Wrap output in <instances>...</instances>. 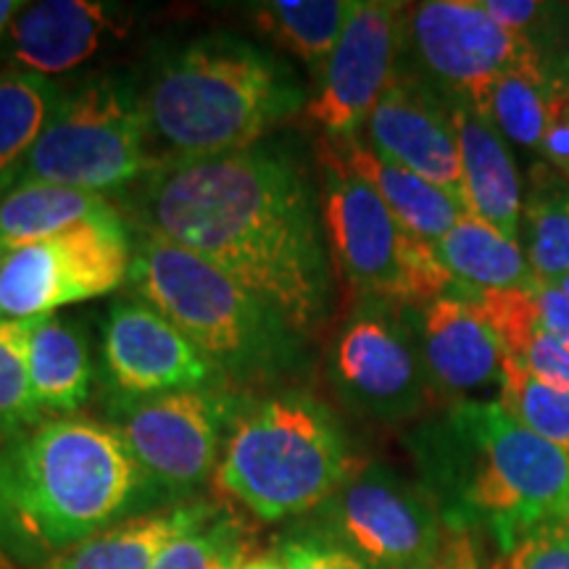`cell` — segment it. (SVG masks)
Instances as JSON below:
<instances>
[{"mask_svg":"<svg viewBox=\"0 0 569 569\" xmlns=\"http://www.w3.org/2000/svg\"><path fill=\"white\" fill-rule=\"evenodd\" d=\"M151 134L172 159L251 148L303 106V88L282 59L230 32L184 42L156 67L142 92Z\"/></svg>","mask_w":569,"mask_h":569,"instance_id":"cell-4","label":"cell"},{"mask_svg":"<svg viewBox=\"0 0 569 569\" xmlns=\"http://www.w3.org/2000/svg\"><path fill=\"white\" fill-rule=\"evenodd\" d=\"M519 243L532 274L540 280H559L569 274V196H561L551 182H538V190L525 201L519 222Z\"/></svg>","mask_w":569,"mask_h":569,"instance_id":"cell-29","label":"cell"},{"mask_svg":"<svg viewBox=\"0 0 569 569\" xmlns=\"http://www.w3.org/2000/svg\"><path fill=\"white\" fill-rule=\"evenodd\" d=\"M63 90L53 77L32 71H0V184L19 182L27 156L51 124Z\"/></svg>","mask_w":569,"mask_h":569,"instance_id":"cell-26","label":"cell"},{"mask_svg":"<svg viewBox=\"0 0 569 569\" xmlns=\"http://www.w3.org/2000/svg\"><path fill=\"white\" fill-rule=\"evenodd\" d=\"M553 284H559L561 290H565V296H569V274L567 277H559V280H551Z\"/></svg>","mask_w":569,"mask_h":569,"instance_id":"cell-41","label":"cell"},{"mask_svg":"<svg viewBox=\"0 0 569 569\" xmlns=\"http://www.w3.org/2000/svg\"><path fill=\"white\" fill-rule=\"evenodd\" d=\"M467 298L478 303L509 359L522 365L546 386L569 393V348L540 327L528 288L490 290Z\"/></svg>","mask_w":569,"mask_h":569,"instance_id":"cell-25","label":"cell"},{"mask_svg":"<svg viewBox=\"0 0 569 569\" xmlns=\"http://www.w3.org/2000/svg\"><path fill=\"white\" fill-rule=\"evenodd\" d=\"M540 159L559 174V180H569V84L551 74L549 98V124L538 148Z\"/></svg>","mask_w":569,"mask_h":569,"instance_id":"cell-35","label":"cell"},{"mask_svg":"<svg viewBox=\"0 0 569 569\" xmlns=\"http://www.w3.org/2000/svg\"><path fill=\"white\" fill-rule=\"evenodd\" d=\"M280 553L288 569H375L369 561L356 557L338 540L327 538L319 530H306L288 536L280 543Z\"/></svg>","mask_w":569,"mask_h":569,"instance_id":"cell-33","label":"cell"},{"mask_svg":"<svg viewBox=\"0 0 569 569\" xmlns=\"http://www.w3.org/2000/svg\"><path fill=\"white\" fill-rule=\"evenodd\" d=\"M327 377L348 409L375 422H409L438 407L415 306L356 298L330 340Z\"/></svg>","mask_w":569,"mask_h":569,"instance_id":"cell-9","label":"cell"},{"mask_svg":"<svg viewBox=\"0 0 569 569\" xmlns=\"http://www.w3.org/2000/svg\"><path fill=\"white\" fill-rule=\"evenodd\" d=\"M403 53L443 92L469 96L509 71H549L543 56L490 17L482 0H427L407 6Z\"/></svg>","mask_w":569,"mask_h":569,"instance_id":"cell-13","label":"cell"},{"mask_svg":"<svg viewBox=\"0 0 569 569\" xmlns=\"http://www.w3.org/2000/svg\"><path fill=\"white\" fill-rule=\"evenodd\" d=\"M319 532L375 569H411L443 538L446 519L430 490L382 465L356 467L336 496L315 511Z\"/></svg>","mask_w":569,"mask_h":569,"instance_id":"cell-12","label":"cell"},{"mask_svg":"<svg viewBox=\"0 0 569 569\" xmlns=\"http://www.w3.org/2000/svg\"><path fill=\"white\" fill-rule=\"evenodd\" d=\"M238 569H288L280 553H259V557H251L248 561H243Z\"/></svg>","mask_w":569,"mask_h":569,"instance_id":"cell-39","label":"cell"},{"mask_svg":"<svg viewBox=\"0 0 569 569\" xmlns=\"http://www.w3.org/2000/svg\"><path fill=\"white\" fill-rule=\"evenodd\" d=\"M415 451L446 522L486 528L503 557L532 530L569 519V453L496 398L448 403L419 430Z\"/></svg>","mask_w":569,"mask_h":569,"instance_id":"cell-3","label":"cell"},{"mask_svg":"<svg viewBox=\"0 0 569 569\" xmlns=\"http://www.w3.org/2000/svg\"><path fill=\"white\" fill-rule=\"evenodd\" d=\"M30 382L42 417H74L90 398L92 359L74 319L46 315L30 327Z\"/></svg>","mask_w":569,"mask_h":569,"instance_id":"cell-22","label":"cell"},{"mask_svg":"<svg viewBox=\"0 0 569 569\" xmlns=\"http://www.w3.org/2000/svg\"><path fill=\"white\" fill-rule=\"evenodd\" d=\"M411 569H488L478 530L465 522H446L438 549Z\"/></svg>","mask_w":569,"mask_h":569,"instance_id":"cell-36","label":"cell"},{"mask_svg":"<svg viewBox=\"0 0 569 569\" xmlns=\"http://www.w3.org/2000/svg\"><path fill=\"white\" fill-rule=\"evenodd\" d=\"M353 6L356 0H274L256 3L251 11L264 38L284 53L296 56L319 77L330 53L336 51Z\"/></svg>","mask_w":569,"mask_h":569,"instance_id":"cell-27","label":"cell"},{"mask_svg":"<svg viewBox=\"0 0 569 569\" xmlns=\"http://www.w3.org/2000/svg\"><path fill=\"white\" fill-rule=\"evenodd\" d=\"M124 219L82 222L0 256V319H38L113 293L130 280Z\"/></svg>","mask_w":569,"mask_h":569,"instance_id":"cell-11","label":"cell"},{"mask_svg":"<svg viewBox=\"0 0 569 569\" xmlns=\"http://www.w3.org/2000/svg\"><path fill=\"white\" fill-rule=\"evenodd\" d=\"M340 156L361 180H367L386 201L393 217L415 238L436 246L453 224L465 217L467 209L457 196L438 184L427 182L425 177L409 172L401 163L382 159L359 138H332Z\"/></svg>","mask_w":569,"mask_h":569,"instance_id":"cell-20","label":"cell"},{"mask_svg":"<svg viewBox=\"0 0 569 569\" xmlns=\"http://www.w3.org/2000/svg\"><path fill=\"white\" fill-rule=\"evenodd\" d=\"M407 6L390 0H356L336 51L317 77L306 103L311 122L327 138H359L369 113L398 74L403 53Z\"/></svg>","mask_w":569,"mask_h":569,"instance_id":"cell-14","label":"cell"},{"mask_svg":"<svg viewBox=\"0 0 569 569\" xmlns=\"http://www.w3.org/2000/svg\"><path fill=\"white\" fill-rule=\"evenodd\" d=\"M219 507L184 501L111 525L63 553L48 569H153L161 551L209 519Z\"/></svg>","mask_w":569,"mask_h":569,"instance_id":"cell-21","label":"cell"},{"mask_svg":"<svg viewBox=\"0 0 569 569\" xmlns=\"http://www.w3.org/2000/svg\"><path fill=\"white\" fill-rule=\"evenodd\" d=\"M353 469L330 407L280 390L240 407L213 478L261 522H282L322 509Z\"/></svg>","mask_w":569,"mask_h":569,"instance_id":"cell-6","label":"cell"},{"mask_svg":"<svg viewBox=\"0 0 569 569\" xmlns=\"http://www.w3.org/2000/svg\"><path fill=\"white\" fill-rule=\"evenodd\" d=\"M415 322L438 403L467 401L478 390L501 386L507 351L472 298L451 290L415 306Z\"/></svg>","mask_w":569,"mask_h":569,"instance_id":"cell-17","label":"cell"},{"mask_svg":"<svg viewBox=\"0 0 569 569\" xmlns=\"http://www.w3.org/2000/svg\"><path fill=\"white\" fill-rule=\"evenodd\" d=\"M6 193H9V190H6L3 184H0V201H3V196H6Z\"/></svg>","mask_w":569,"mask_h":569,"instance_id":"cell-42","label":"cell"},{"mask_svg":"<svg viewBox=\"0 0 569 569\" xmlns=\"http://www.w3.org/2000/svg\"><path fill=\"white\" fill-rule=\"evenodd\" d=\"M432 248L461 296L528 288L536 277L517 240L472 213H465Z\"/></svg>","mask_w":569,"mask_h":569,"instance_id":"cell-24","label":"cell"},{"mask_svg":"<svg viewBox=\"0 0 569 569\" xmlns=\"http://www.w3.org/2000/svg\"><path fill=\"white\" fill-rule=\"evenodd\" d=\"M27 3H19V0H0V38L9 32L11 21L19 17V11L24 9Z\"/></svg>","mask_w":569,"mask_h":569,"instance_id":"cell-40","label":"cell"},{"mask_svg":"<svg viewBox=\"0 0 569 569\" xmlns=\"http://www.w3.org/2000/svg\"><path fill=\"white\" fill-rule=\"evenodd\" d=\"M507 569H569V519L532 530L507 553Z\"/></svg>","mask_w":569,"mask_h":569,"instance_id":"cell-34","label":"cell"},{"mask_svg":"<svg viewBox=\"0 0 569 569\" xmlns=\"http://www.w3.org/2000/svg\"><path fill=\"white\" fill-rule=\"evenodd\" d=\"M528 290L532 303H536L540 327L569 348V296H565L559 284H553L551 280H540V277H532Z\"/></svg>","mask_w":569,"mask_h":569,"instance_id":"cell-37","label":"cell"},{"mask_svg":"<svg viewBox=\"0 0 569 569\" xmlns=\"http://www.w3.org/2000/svg\"><path fill=\"white\" fill-rule=\"evenodd\" d=\"M103 377L111 396L124 398L217 388L224 380L172 319L138 296L117 298L106 315Z\"/></svg>","mask_w":569,"mask_h":569,"instance_id":"cell-15","label":"cell"},{"mask_svg":"<svg viewBox=\"0 0 569 569\" xmlns=\"http://www.w3.org/2000/svg\"><path fill=\"white\" fill-rule=\"evenodd\" d=\"M317 167L327 248L356 298L425 306L451 293L453 282L440 267L436 248L403 230L327 134L317 146Z\"/></svg>","mask_w":569,"mask_h":569,"instance_id":"cell-7","label":"cell"},{"mask_svg":"<svg viewBox=\"0 0 569 569\" xmlns=\"http://www.w3.org/2000/svg\"><path fill=\"white\" fill-rule=\"evenodd\" d=\"M443 92V90H440ZM459 142L461 188L467 213L482 219L519 243L522 222V182L509 142L459 92H443Z\"/></svg>","mask_w":569,"mask_h":569,"instance_id":"cell-19","label":"cell"},{"mask_svg":"<svg viewBox=\"0 0 569 569\" xmlns=\"http://www.w3.org/2000/svg\"><path fill=\"white\" fill-rule=\"evenodd\" d=\"M138 230L211 261L280 311L298 336L317 332L330 315L319 193L280 146L161 161L138 190Z\"/></svg>","mask_w":569,"mask_h":569,"instance_id":"cell-1","label":"cell"},{"mask_svg":"<svg viewBox=\"0 0 569 569\" xmlns=\"http://www.w3.org/2000/svg\"><path fill=\"white\" fill-rule=\"evenodd\" d=\"M543 61L549 74L559 77V80L569 84V6H561L557 32H553V40L543 56Z\"/></svg>","mask_w":569,"mask_h":569,"instance_id":"cell-38","label":"cell"},{"mask_svg":"<svg viewBox=\"0 0 569 569\" xmlns=\"http://www.w3.org/2000/svg\"><path fill=\"white\" fill-rule=\"evenodd\" d=\"M122 219L109 196L53 182H17L0 201V256L82 222Z\"/></svg>","mask_w":569,"mask_h":569,"instance_id":"cell-23","label":"cell"},{"mask_svg":"<svg viewBox=\"0 0 569 569\" xmlns=\"http://www.w3.org/2000/svg\"><path fill=\"white\" fill-rule=\"evenodd\" d=\"M146 103L122 74H98L63 92L27 156L19 182H53L109 196L159 167Z\"/></svg>","mask_w":569,"mask_h":569,"instance_id":"cell-8","label":"cell"},{"mask_svg":"<svg viewBox=\"0 0 569 569\" xmlns=\"http://www.w3.org/2000/svg\"><path fill=\"white\" fill-rule=\"evenodd\" d=\"M163 507L106 419L46 417L0 440V557L13 567H51L96 532Z\"/></svg>","mask_w":569,"mask_h":569,"instance_id":"cell-2","label":"cell"},{"mask_svg":"<svg viewBox=\"0 0 569 569\" xmlns=\"http://www.w3.org/2000/svg\"><path fill=\"white\" fill-rule=\"evenodd\" d=\"M253 538L246 522L219 507L161 551L153 569H238L251 559Z\"/></svg>","mask_w":569,"mask_h":569,"instance_id":"cell-30","label":"cell"},{"mask_svg":"<svg viewBox=\"0 0 569 569\" xmlns=\"http://www.w3.org/2000/svg\"><path fill=\"white\" fill-rule=\"evenodd\" d=\"M132 296L169 317L224 380L272 386L301 372L303 336L264 298L211 261L138 230L132 238Z\"/></svg>","mask_w":569,"mask_h":569,"instance_id":"cell-5","label":"cell"},{"mask_svg":"<svg viewBox=\"0 0 569 569\" xmlns=\"http://www.w3.org/2000/svg\"><path fill=\"white\" fill-rule=\"evenodd\" d=\"M367 146L382 159L401 163L409 172L448 190L465 203L459 142L446 98L422 74L401 71L369 113ZM467 209V206H465Z\"/></svg>","mask_w":569,"mask_h":569,"instance_id":"cell-16","label":"cell"},{"mask_svg":"<svg viewBox=\"0 0 569 569\" xmlns=\"http://www.w3.org/2000/svg\"><path fill=\"white\" fill-rule=\"evenodd\" d=\"M507 142L538 151L549 124V71H509L465 96Z\"/></svg>","mask_w":569,"mask_h":569,"instance_id":"cell-28","label":"cell"},{"mask_svg":"<svg viewBox=\"0 0 569 569\" xmlns=\"http://www.w3.org/2000/svg\"><path fill=\"white\" fill-rule=\"evenodd\" d=\"M496 401L519 425L569 453V393L565 390L546 386L507 356Z\"/></svg>","mask_w":569,"mask_h":569,"instance_id":"cell-31","label":"cell"},{"mask_svg":"<svg viewBox=\"0 0 569 569\" xmlns=\"http://www.w3.org/2000/svg\"><path fill=\"white\" fill-rule=\"evenodd\" d=\"M240 407L243 401L222 386L146 398L111 396L106 422L174 507L217 475Z\"/></svg>","mask_w":569,"mask_h":569,"instance_id":"cell-10","label":"cell"},{"mask_svg":"<svg viewBox=\"0 0 569 569\" xmlns=\"http://www.w3.org/2000/svg\"><path fill=\"white\" fill-rule=\"evenodd\" d=\"M32 319H0V440L42 422L30 382Z\"/></svg>","mask_w":569,"mask_h":569,"instance_id":"cell-32","label":"cell"},{"mask_svg":"<svg viewBox=\"0 0 569 569\" xmlns=\"http://www.w3.org/2000/svg\"><path fill=\"white\" fill-rule=\"evenodd\" d=\"M127 30L130 17L122 6L96 0H40L19 11L6 40L13 67L51 77L88 63L109 42L124 38Z\"/></svg>","mask_w":569,"mask_h":569,"instance_id":"cell-18","label":"cell"}]
</instances>
